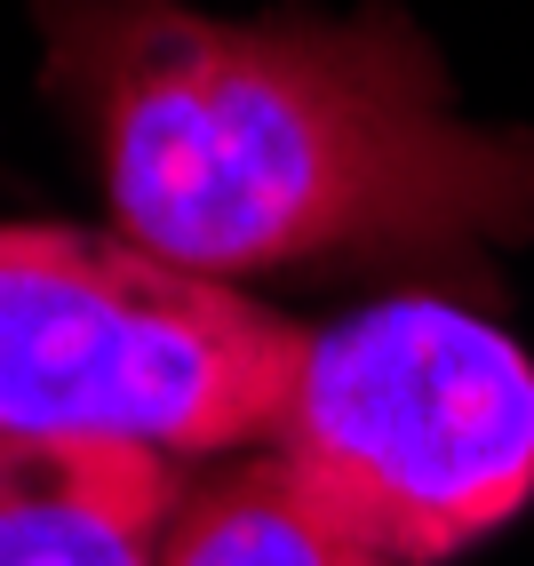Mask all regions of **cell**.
<instances>
[{
  "mask_svg": "<svg viewBox=\"0 0 534 566\" xmlns=\"http://www.w3.org/2000/svg\"><path fill=\"white\" fill-rule=\"evenodd\" d=\"M41 41L121 240L200 280L534 232V136L454 120L399 17L41 0Z\"/></svg>",
  "mask_w": 534,
  "mask_h": 566,
  "instance_id": "1",
  "label": "cell"
},
{
  "mask_svg": "<svg viewBox=\"0 0 534 566\" xmlns=\"http://www.w3.org/2000/svg\"><path fill=\"white\" fill-rule=\"evenodd\" d=\"M312 335L121 232L0 223V439L223 455L280 439Z\"/></svg>",
  "mask_w": 534,
  "mask_h": 566,
  "instance_id": "2",
  "label": "cell"
},
{
  "mask_svg": "<svg viewBox=\"0 0 534 566\" xmlns=\"http://www.w3.org/2000/svg\"><path fill=\"white\" fill-rule=\"evenodd\" d=\"M280 463L352 551L454 558L534 495V367L431 295L352 312L303 344Z\"/></svg>",
  "mask_w": 534,
  "mask_h": 566,
  "instance_id": "3",
  "label": "cell"
},
{
  "mask_svg": "<svg viewBox=\"0 0 534 566\" xmlns=\"http://www.w3.org/2000/svg\"><path fill=\"white\" fill-rule=\"evenodd\" d=\"M176 503L160 447L0 439V566H160Z\"/></svg>",
  "mask_w": 534,
  "mask_h": 566,
  "instance_id": "4",
  "label": "cell"
},
{
  "mask_svg": "<svg viewBox=\"0 0 534 566\" xmlns=\"http://www.w3.org/2000/svg\"><path fill=\"white\" fill-rule=\"evenodd\" d=\"M343 558H352V543L327 526V511L303 495V479L280 455L184 479V503L160 543V566H343Z\"/></svg>",
  "mask_w": 534,
  "mask_h": 566,
  "instance_id": "5",
  "label": "cell"
},
{
  "mask_svg": "<svg viewBox=\"0 0 534 566\" xmlns=\"http://www.w3.org/2000/svg\"><path fill=\"white\" fill-rule=\"evenodd\" d=\"M343 566H399V558H375V551H352V558H343Z\"/></svg>",
  "mask_w": 534,
  "mask_h": 566,
  "instance_id": "6",
  "label": "cell"
}]
</instances>
